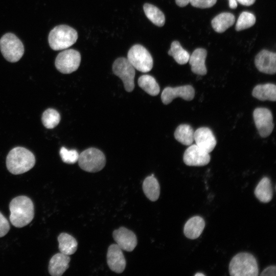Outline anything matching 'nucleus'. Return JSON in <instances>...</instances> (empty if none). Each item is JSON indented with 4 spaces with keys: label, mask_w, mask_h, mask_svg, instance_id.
Returning <instances> with one entry per match:
<instances>
[{
    "label": "nucleus",
    "mask_w": 276,
    "mask_h": 276,
    "mask_svg": "<svg viewBox=\"0 0 276 276\" xmlns=\"http://www.w3.org/2000/svg\"><path fill=\"white\" fill-rule=\"evenodd\" d=\"M10 220L16 227H22L29 224L34 216V204L30 198L19 196L13 198L9 204Z\"/></svg>",
    "instance_id": "nucleus-1"
},
{
    "label": "nucleus",
    "mask_w": 276,
    "mask_h": 276,
    "mask_svg": "<svg viewBox=\"0 0 276 276\" xmlns=\"http://www.w3.org/2000/svg\"><path fill=\"white\" fill-rule=\"evenodd\" d=\"M35 158L28 149L16 147L9 152L6 158V166L8 171L17 175L31 170L35 165Z\"/></svg>",
    "instance_id": "nucleus-2"
},
{
    "label": "nucleus",
    "mask_w": 276,
    "mask_h": 276,
    "mask_svg": "<svg viewBox=\"0 0 276 276\" xmlns=\"http://www.w3.org/2000/svg\"><path fill=\"white\" fill-rule=\"evenodd\" d=\"M231 276H258L259 269L255 257L248 252H240L231 260L229 265Z\"/></svg>",
    "instance_id": "nucleus-3"
},
{
    "label": "nucleus",
    "mask_w": 276,
    "mask_h": 276,
    "mask_svg": "<svg viewBox=\"0 0 276 276\" xmlns=\"http://www.w3.org/2000/svg\"><path fill=\"white\" fill-rule=\"evenodd\" d=\"M78 39V33L74 28L65 25L54 27L50 32L48 40L50 47L55 51L67 49Z\"/></svg>",
    "instance_id": "nucleus-4"
},
{
    "label": "nucleus",
    "mask_w": 276,
    "mask_h": 276,
    "mask_svg": "<svg viewBox=\"0 0 276 276\" xmlns=\"http://www.w3.org/2000/svg\"><path fill=\"white\" fill-rule=\"evenodd\" d=\"M0 49L4 58L10 62L18 61L24 53L21 41L14 34L8 33L0 39Z\"/></svg>",
    "instance_id": "nucleus-5"
},
{
    "label": "nucleus",
    "mask_w": 276,
    "mask_h": 276,
    "mask_svg": "<svg viewBox=\"0 0 276 276\" xmlns=\"http://www.w3.org/2000/svg\"><path fill=\"white\" fill-rule=\"evenodd\" d=\"M78 162L80 167L84 171L97 172L104 167L106 158L101 150L95 148H89L79 154Z\"/></svg>",
    "instance_id": "nucleus-6"
},
{
    "label": "nucleus",
    "mask_w": 276,
    "mask_h": 276,
    "mask_svg": "<svg viewBox=\"0 0 276 276\" xmlns=\"http://www.w3.org/2000/svg\"><path fill=\"white\" fill-rule=\"evenodd\" d=\"M127 59L134 68L147 73L153 67V59L148 51L141 44H135L129 50Z\"/></svg>",
    "instance_id": "nucleus-7"
},
{
    "label": "nucleus",
    "mask_w": 276,
    "mask_h": 276,
    "mask_svg": "<svg viewBox=\"0 0 276 276\" xmlns=\"http://www.w3.org/2000/svg\"><path fill=\"white\" fill-rule=\"evenodd\" d=\"M112 71L114 75L122 80L127 91L131 92L133 90L135 68L127 58H117L112 64Z\"/></svg>",
    "instance_id": "nucleus-8"
},
{
    "label": "nucleus",
    "mask_w": 276,
    "mask_h": 276,
    "mask_svg": "<svg viewBox=\"0 0 276 276\" xmlns=\"http://www.w3.org/2000/svg\"><path fill=\"white\" fill-rule=\"evenodd\" d=\"M80 53L74 49H67L57 56L55 65L58 71L63 74H70L76 71L80 64Z\"/></svg>",
    "instance_id": "nucleus-9"
},
{
    "label": "nucleus",
    "mask_w": 276,
    "mask_h": 276,
    "mask_svg": "<svg viewBox=\"0 0 276 276\" xmlns=\"http://www.w3.org/2000/svg\"><path fill=\"white\" fill-rule=\"evenodd\" d=\"M253 118L256 127L262 137L268 136L274 128L271 112L264 107L256 108L253 112Z\"/></svg>",
    "instance_id": "nucleus-10"
},
{
    "label": "nucleus",
    "mask_w": 276,
    "mask_h": 276,
    "mask_svg": "<svg viewBox=\"0 0 276 276\" xmlns=\"http://www.w3.org/2000/svg\"><path fill=\"white\" fill-rule=\"evenodd\" d=\"M195 96V90L190 85L179 86L174 87H167L163 90L161 99L164 104L170 103L172 100L180 97L185 100H192Z\"/></svg>",
    "instance_id": "nucleus-11"
},
{
    "label": "nucleus",
    "mask_w": 276,
    "mask_h": 276,
    "mask_svg": "<svg viewBox=\"0 0 276 276\" xmlns=\"http://www.w3.org/2000/svg\"><path fill=\"white\" fill-rule=\"evenodd\" d=\"M210 159L209 153L196 144L190 146L185 150L183 156V162L189 166H203L208 164Z\"/></svg>",
    "instance_id": "nucleus-12"
},
{
    "label": "nucleus",
    "mask_w": 276,
    "mask_h": 276,
    "mask_svg": "<svg viewBox=\"0 0 276 276\" xmlns=\"http://www.w3.org/2000/svg\"><path fill=\"white\" fill-rule=\"evenodd\" d=\"M113 238L119 247L127 251H132L137 245V238L131 231L121 227L113 231Z\"/></svg>",
    "instance_id": "nucleus-13"
},
{
    "label": "nucleus",
    "mask_w": 276,
    "mask_h": 276,
    "mask_svg": "<svg viewBox=\"0 0 276 276\" xmlns=\"http://www.w3.org/2000/svg\"><path fill=\"white\" fill-rule=\"evenodd\" d=\"M255 64L260 72L267 74H274L276 72V54L263 50L256 56Z\"/></svg>",
    "instance_id": "nucleus-14"
},
{
    "label": "nucleus",
    "mask_w": 276,
    "mask_h": 276,
    "mask_svg": "<svg viewBox=\"0 0 276 276\" xmlns=\"http://www.w3.org/2000/svg\"><path fill=\"white\" fill-rule=\"evenodd\" d=\"M194 141L197 146L209 153L213 151L217 143L212 130L205 127H200L194 132Z\"/></svg>",
    "instance_id": "nucleus-15"
},
{
    "label": "nucleus",
    "mask_w": 276,
    "mask_h": 276,
    "mask_svg": "<svg viewBox=\"0 0 276 276\" xmlns=\"http://www.w3.org/2000/svg\"><path fill=\"white\" fill-rule=\"evenodd\" d=\"M107 263L113 271L120 273L125 269L126 260L122 249L116 244L110 245L107 253Z\"/></svg>",
    "instance_id": "nucleus-16"
},
{
    "label": "nucleus",
    "mask_w": 276,
    "mask_h": 276,
    "mask_svg": "<svg viewBox=\"0 0 276 276\" xmlns=\"http://www.w3.org/2000/svg\"><path fill=\"white\" fill-rule=\"evenodd\" d=\"M206 55V51L202 48L196 49L191 55H190L188 62L193 73L198 75H204L207 73L205 64Z\"/></svg>",
    "instance_id": "nucleus-17"
},
{
    "label": "nucleus",
    "mask_w": 276,
    "mask_h": 276,
    "mask_svg": "<svg viewBox=\"0 0 276 276\" xmlns=\"http://www.w3.org/2000/svg\"><path fill=\"white\" fill-rule=\"evenodd\" d=\"M70 258L61 252L54 255L49 264V272L53 276H61L68 268Z\"/></svg>",
    "instance_id": "nucleus-18"
},
{
    "label": "nucleus",
    "mask_w": 276,
    "mask_h": 276,
    "mask_svg": "<svg viewBox=\"0 0 276 276\" xmlns=\"http://www.w3.org/2000/svg\"><path fill=\"white\" fill-rule=\"evenodd\" d=\"M205 226L204 219L199 216L190 218L186 223L183 233L186 237L190 239L198 238L202 233Z\"/></svg>",
    "instance_id": "nucleus-19"
},
{
    "label": "nucleus",
    "mask_w": 276,
    "mask_h": 276,
    "mask_svg": "<svg viewBox=\"0 0 276 276\" xmlns=\"http://www.w3.org/2000/svg\"><path fill=\"white\" fill-rule=\"evenodd\" d=\"M252 95L261 101L276 100V86L272 83H266L256 85L253 89Z\"/></svg>",
    "instance_id": "nucleus-20"
},
{
    "label": "nucleus",
    "mask_w": 276,
    "mask_h": 276,
    "mask_svg": "<svg viewBox=\"0 0 276 276\" xmlns=\"http://www.w3.org/2000/svg\"><path fill=\"white\" fill-rule=\"evenodd\" d=\"M254 193L256 197L262 202H269L273 196L270 179L267 177L262 178L256 187Z\"/></svg>",
    "instance_id": "nucleus-21"
},
{
    "label": "nucleus",
    "mask_w": 276,
    "mask_h": 276,
    "mask_svg": "<svg viewBox=\"0 0 276 276\" xmlns=\"http://www.w3.org/2000/svg\"><path fill=\"white\" fill-rule=\"evenodd\" d=\"M235 16L228 12L221 13L215 16L212 20L211 24L214 30L218 33H222L233 25Z\"/></svg>",
    "instance_id": "nucleus-22"
},
{
    "label": "nucleus",
    "mask_w": 276,
    "mask_h": 276,
    "mask_svg": "<svg viewBox=\"0 0 276 276\" xmlns=\"http://www.w3.org/2000/svg\"><path fill=\"white\" fill-rule=\"evenodd\" d=\"M143 190L146 197L151 201H155L158 199L160 194V186L154 174L147 177L143 183Z\"/></svg>",
    "instance_id": "nucleus-23"
},
{
    "label": "nucleus",
    "mask_w": 276,
    "mask_h": 276,
    "mask_svg": "<svg viewBox=\"0 0 276 276\" xmlns=\"http://www.w3.org/2000/svg\"><path fill=\"white\" fill-rule=\"evenodd\" d=\"M58 241L59 249L63 254L70 256L77 250L78 243L76 240L67 233H61L58 237Z\"/></svg>",
    "instance_id": "nucleus-24"
},
{
    "label": "nucleus",
    "mask_w": 276,
    "mask_h": 276,
    "mask_svg": "<svg viewBox=\"0 0 276 276\" xmlns=\"http://www.w3.org/2000/svg\"><path fill=\"white\" fill-rule=\"evenodd\" d=\"M194 131L192 127L186 124H180L174 132L175 139L181 144L189 146L194 141Z\"/></svg>",
    "instance_id": "nucleus-25"
},
{
    "label": "nucleus",
    "mask_w": 276,
    "mask_h": 276,
    "mask_svg": "<svg viewBox=\"0 0 276 276\" xmlns=\"http://www.w3.org/2000/svg\"><path fill=\"white\" fill-rule=\"evenodd\" d=\"M143 9L147 17L154 25L162 27L165 22V17L163 12L156 6L146 3Z\"/></svg>",
    "instance_id": "nucleus-26"
},
{
    "label": "nucleus",
    "mask_w": 276,
    "mask_h": 276,
    "mask_svg": "<svg viewBox=\"0 0 276 276\" xmlns=\"http://www.w3.org/2000/svg\"><path fill=\"white\" fill-rule=\"evenodd\" d=\"M138 84L142 89L151 96H156L160 91L158 84L151 75H144L140 77Z\"/></svg>",
    "instance_id": "nucleus-27"
},
{
    "label": "nucleus",
    "mask_w": 276,
    "mask_h": 276,
    "mask_svg": "<svg viewBox=\"0 0 276 276\" xmlns=\"http://www.w3.org/2000/svg\"><path fill=\"white\" fill-rule=\"evenodd\" d=\"M168 54L173 57L179 64H185L189 61L190 54L180 45L178 41H174L171 44Z\"/></svg>",
    "instance_id": "nucleus-28"
},
{
    "label": "nucleus",
    "mask_w": 276,
    "mask_h": 276,
    "mask_svg": "<svg viewBox=\"0 0 276 276\" xmlns=\"http://www.w3.org/2000/svg\"><path fill=\"white\" fill-rule=\"evenodd\" d=\"M41 120L42 124L45 128L52 129L59 123L60 116L56 110L49 108L43 112Z\"/></svg>",
    "instance_id": "nucleus-29"
},
{
    "label": "nucleus",
    "mask_w": 276,
    "mask_h": 276,
    "mask_svg": "<svg viewBox=\"0 0 276 276\" xmlns=\"http://www.w3.org/2000/svg\"><path fill=\"white\" fill-rule=\"evenodd\" d=\"M256 21L255 15L249 12H243L239 15L236 25L237 31L248 29L255 25Z\"/></svg>",
    "instance_id": "nucleus-30"
},
{
    "label": "nucleus",
    "mask_w": 276,
    "mask_h": 276,
    "mask_svg": "<svg viewBox=\"0 0 276 276\" xmlns=\"http://www.w3.org/2000/svg\"><path fill=\"white\" fill-rule=\"evenodd\" d=\"M59 153L64 163L71 164L78 162L79 154L76 150H68L62 147L60 150Z\"/></svg>",
    "instance_id": "nucleus-31"
},
{
    "label": "nucleus",
    "mask_w": 276,
    "mask_h": 276,
    "mask_svg": "<svg viewBox=\"0 0 276 276\" xmlns=\"http://www.w3.org/2000/svg\"><path fill=\"white\" fill-rule=\"evenodd\" d=\"M217 0H191V4L194 7L199 8H208L213 6Z\"/></svg>",
    "instance_id": "nucleus-32"
},
{
    "label": "nucleus",
    "mask_w": 276,
    "mask_h": 276,
    "mask_svg": "<svg viewBox=\"0 0 276 276\" xmlns=\"http://www.w3.org/2000/svg\"><path fill=\"white\" fill-rule=\"evenodd\" d=\"M10 229V224L6 218L0 212V238L5 236Z\"/></svg>",
    "instance_id": "nucleus-33"
},
{
    "label": "nucleus",
    "mask_w": 276,
    "mask_h": 276,
    "mask_svg": "<svg viewBox=\"0 0 276 276\" xmlns=\"http://www.w3.org/2000/svg\"><path fill=\"white\" fill-rule=\"evenodd\" d=\"M261 276H275L276 266L271 265L266 267L260 274Z\"/></svg>",
    "instance_id": "nucleus-34"
},
{
    "label": "nucleus",
    "mask_w": 276,
    "mask_h": 276,
    "mask_svg": "<svg viewBox=\"0 0 276 276\" xmlns=\"http://www.w3.org/2000/svg\"><path fill=\"white\" fill-rule=\"evenodd\" d=\"M236 1L237 2L239 3L240 4L244 6H249L252 5L256 1V0H236Z\"/></svg>",
    "instance_id": "nucleus-35"
},
{
    "label": "nucleus",
    "mask_w": 276,
    "mask_h": 276,
    "mask_svg": "<svg viewBox=\"0 0 276 276\" xmlns=\"http://www.w3.org/2000/svg\"><path fill=\"white\" fill-rule=\"evenodd\" d=\"M191 1V0H175V2L178 6L183 7L186 6L189 3H190Z\"/></svg>",
    "instance_id": "nucleus-36"
},
{
    "label": "nucleus",
    "mask_w": 276,
    "mask_h": 276,
    "mask_svg": "<svg viewBox=\"0 0 276 276\" xmlns=\"http://www.w3.org/2000/svg\"><path fill=\"white\" fill-rule=\"evenodd\" d=\"M228 4L231 9H235L237 7V2L236 0H228Z\"/></svg>",
    "instance_id": "nucleus-37"
},
{
    "label": "nucleus",
    "mask_w": 276,
    "mask_h": 276,
    "mask_svg": "<svg viewBox=\"0 0 276 276\" xmlns=\"http://www.w3.org/2000/svg\"><path fill=\"white\" fill-rule=\"evenodd\" d=\"M194 275L195 276H199V275L204 276V274L202 273L199 272V273H196Z\"/></svg>",
    "instance_id": "nucleus-38"
}]
</instances>
